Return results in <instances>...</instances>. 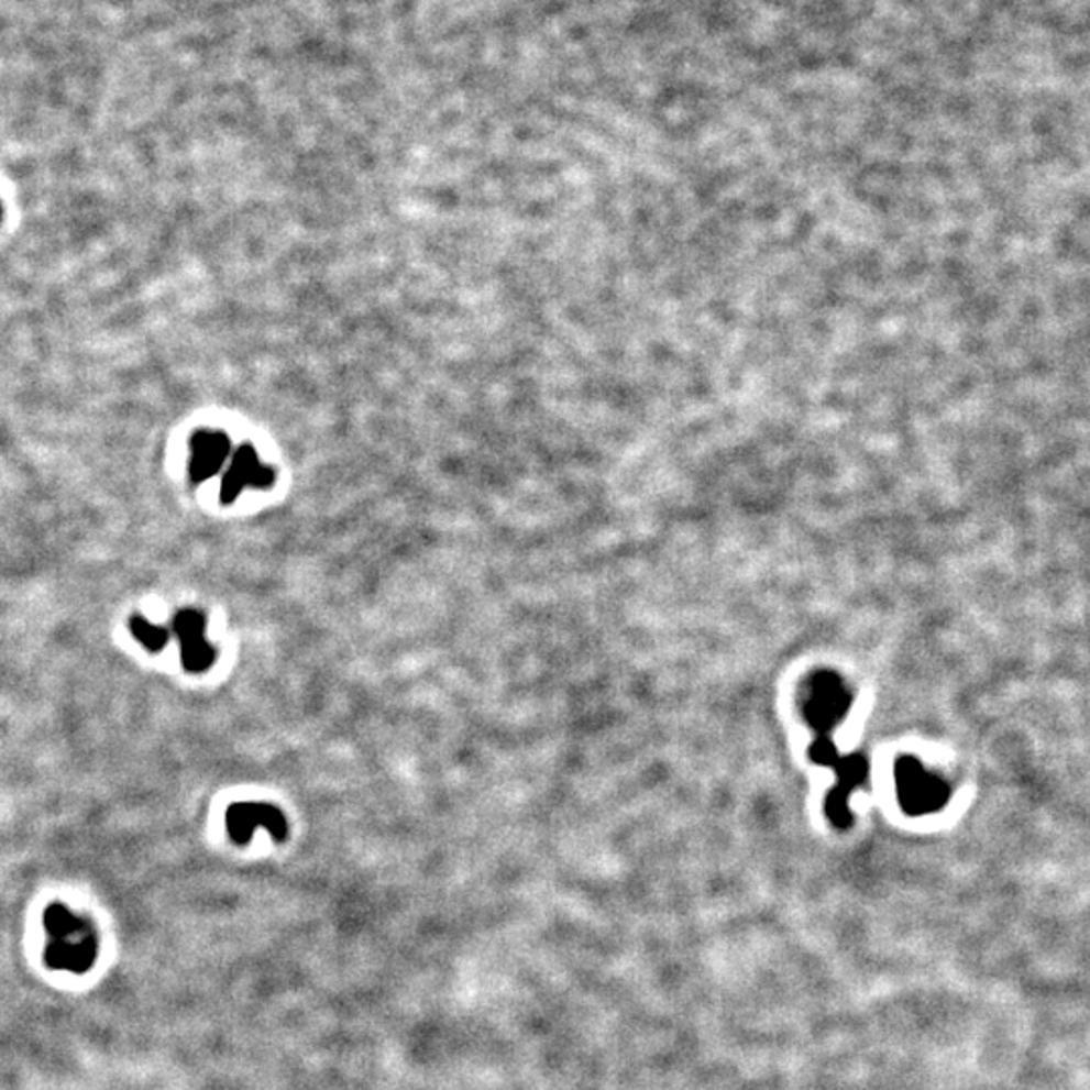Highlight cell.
<instances>
[{"label": "cell", "mask_w": 1090, "mask_h": 1090, "mask_svg": "<svg viewBox=\"0 0 1090 1090\" xmlns=\"http://www.w3.org/2000/svg\"><path fill=\"white\" fill-rule=\"evenodd\" d=\"M257 826L269 828L277 843H283L287 838L285 816L269 804L241 802V804L231 806L227 812V830L236 845H249Z\"/></svg>", "instance_id": "277c9868"}, {"label": "cell", "mask_w": 1090, "mask_h": 1090, "mask_svg": "<svg viewBox=\"0 0 1090 1090\" xmlns=\"http://www.w3.org/2000/svg\"><path fill=\"white\" fill-rule=\"evenodd\" d=\"M850 693L833 673L816 674L804 698V715L816 736H830L850 711Z\"/></svg>", "instance_id": "7a4b0ae2"}, {"label": "cell", "mask_w": 1090, "mask_h": 1090, "mask_svg": "<svg viewBox=\"0 0 1090 1090\" xmlns=\"http://www.w3.org/2000/svg\"><path fill=\"white\" fill-rule=\"evenodd\" d=\"M227 454H229V442L224 441L221 434H202L195 444V453H192V465H190L192 478L202 481L212 477L221 469Z\"/></svg>", "instance_id": "52a82bcc"}, {"label": "cell", "mask_w": 1090, "mask_h": 1090, "mask_svg": "<svg viewBox=\"0 0 1090 1090\" xmlns=\"http://www.w3.org/2000/svg\"><path fill=\"white\" fill-rule=\"evenodd\" d=\"M130 630H132L135 640L150 652H158L168 642V630L162 626L150 625L144 616H132Z\"/></svg>", "instance_id": "ba28073f"}, {"label": "cell", "mask_w": 1090, "mask_h": 1090, "mask_svg": "<svg viewBox=\"0 0 1090 1090\" xmlns=\"http://www.w3.org/2000/svg\"><path fill=\"white\" fill-rule=\"evenodd\" d=\"M894 778H896L899 800L906 812L927 814L947 804L949 797L947 785L937 775L927 772L920 761L909 758L899 761Z\"/></svg>", "instance_id": "3957f363"}, {"label": "cell", "mask_w": 1090, "mask_h": 1090, "mask_svg": "<svg viewBox=\"0 0 1090 1090\" xmlns=\"http://www.w3.org/2000/svg\"><path fill=\"white\" fill-rule=\"evenodd\" d=\"M172 630L180 640L183 664L188 673H205L217 659V652L207 642L205 616L198 610H180L172 620Z\"/></svg>", "instance_id": "5b68a950"}, {"label": "cell", "mask_w": 1090, "mask_h": 1090, "mask_svg": "<svg viewBox=\"0 0 1090 1090\" xmlns=\"http://www.w3.org/2000/svg\"><path fill=\"white\" fill-rule=\"evenodd\" d=\"M45 929L49 935L45 959L51 968L84 973L93 966L98 942L86 920L67 906L53 905L45 913Z\"/></svg>", "instance_id": "6da1fadb"}, {"label": "cell", "mask_w": 1090, "mask_h": 1090, "mask_svg": "<svg viewBox=\"0 0 1090 1090\" xmlns=\"http://www.w3.org/2000/svg\"><path fill=\"white\" fill-rule=\"evenodd\" d=\"M273 481L269 469L258 463L257 454L251 449H241L234 454L233 465L222 478V502L231 503L245 487H267Z\"/></svg>", "instance_id": "8992f818"}, {"label": "cell", "mask_w": 1090, "mask_h": 1090, "mask_svg": "<svg viewBox=\"0 0 1090 1090\" xmlns=\"http://www.w3.org/2000/svg\"><path fill=\"white\" fill-rule=\"evenodd\" d=\"M0 214H2V207H0Z\"/></svg>", "instance_id": "9c48e42d"}]
</instances>
